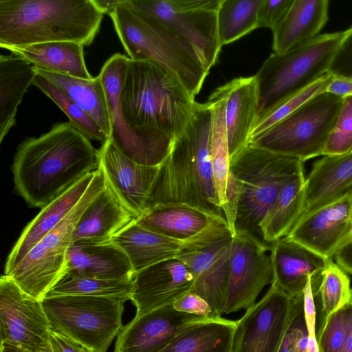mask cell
I'll list each match as a JSON object with an SVG mask.
<instances>
[{
  "mask_svg": "<svg viewBox=\"0 0 352 352\" xmlns=\"http://www.w3.org/2000/svg\"><path fill=\"white\" fill-rule=\"evenodd\" d=\"M110 121L109 139L124 156L160 166L190 122L197 102L155 63L114 54L100 73Z\"/></svg>",
  "mask_w": 352,
  "mask_h": 352,
  "instance_id": "1",
  "label": "cell"
},
{
  "mask_svg": "<svg viewBox=\"0 0 352 352\" xmlns=\"http://www.w3.org/2000/svg\"><path fill=\"white\" fill-rule=\"evenodd\" d=\"M98 166V150L67 122L23 140L12 171L17 193L31 207L43 208Z\"/></svg>",
  "mask_w": 352,
  "mask_h": 352,
  "instance_id": "2",
  "label": "cell"
},
{
  "mask_svg": "<svg viewBox=\"0 0 352 352\" xmlns=\"http://www.w3.org/2000/svg\"><path fill=\"white\" fill-rule=\"evenodd\" d=\"M211 126L210 103L197 102L190 122L174 140L168 155L160 165L143 214L157 205L184 203L212 216L224 217L214 184Z\"/></svg>",
  "mask_w": 352,
  "mask_h": 352,
  "instance_id": "3",
  "label": "cell"
},
{
  "mask_svg": "<svg viewBox=\"0 0 352 352\" xmlns=\"http://www.w3.org/2000/svg\"><path fill=\"white\" fill-rule=\"evenodd\" d=\"M103 16L93 0H0V47L56 41L89 45Z\"/></svg>",
  "mask_w": 352,
  "mask_h": 352,
  "instance_id": "4",
  "label": "cell"
},
{
  "mask_svg": "<svg viewBox=\"0 0 352 352\" xmlns=\"http://www.w3.org/2000/svg\"><path fill=\"white\" fill-rule=\"evenodd\" d=\"M109 16L131 59L155 63L177 80L193 98L199 94L209 72L188 43L133 10L128 0Z\"/></svg>",
  "mask_w": 352,
  "mask_h": 352,
  "instance_id": "5",
  "label": "cell"
},
{
  "mask_svg": "<svg viewBox=\"0 0 352 352\" xmlns=\"http://www.w3.org/2000/svg\"><path fill=\"white\" fill-rule=\"evenodd\" d=\"M346 34L347 30L320 34L285 53L271 54L255 75L259 96L258 119L328 73Z\"/></svg>",
  "mask_w": 352,
  "mask_h": 352,
  "instance_id": "6",
  "label": "cell"
},
{
  "mask_svg": "<svg viewBox=\"0 0 352 352\" xmlns=\"http://www.w3.org/2000/svg\"><path fill=\"white\" fill-rule=\"evenodd\" d=\"M302 168L304 162L298 159L250 144L232 158L230 171L241 184L235 233L246 232L267 244L259 225L286 182Z\"/></svg>",
  "mask_w": 352,
  "mask_h": 352,
  "instance_id": "7",
  "label": "cell"
},
{
  "mask_svg": "<svg viewBox=\"0 0 352 352\" xmlns=\"http://www.w3.org/2000/svg\"><path fill=\"white\" fill-rule=\"evenodd\" d=\"M342 98L319 94L285 118L252 136L249 144L303 162L323 155Z\"/></svg>",
  "mask_w": 352,
  "mask_h": 352,
  "instance_id": "8",
  "label": "cell"
},
{
  "mask_svg": "<svg viewBox=\"0 0 352 352\" xmlns=\"http://www.w3.org/2000/svg\"><path fill=\"white\" fill-rule=\"evenodd\" d=\"M124 302L116 298L78 295L41 300L51 330L97 352H107L123 328Z\"/></svg>",
  "mask_w": 352,
  "mask_h": 352,
  "instance_id": "9",
  "label": "cell"
},
{
  "mask_svg": "<svg viewBox=\"0 0 352 352\" xmlns=\"http://www.w3.org/2000/svg\"><path fill=\"white\" fill-rule=\"evenodd\" d=\"M105 187L103 173L98 167L77 205L7 275L26 294L41 300L64 273L76 226L87 206Z\"/></svg>",
  "mask_w": 352,
  "mask_h": 352,
  "instance_id": "10",
  "label": "cell"
},
{
  "mask_svg": "<svg viewBox=\"0 0 352 352\" xmlns=\"http://www.w3.org/2000/svg\"><path fill=\"white\" fill-rule=\"evenodd\" d=\"M221 0H128L138 12L166 27L196 52L209 72L220 44L217 16Z\"/></svg>",
  "mask_w": 352,
  "mask_h": 352,
  "instance_id": "11",
  "label": "cell"
},
{
  "mask_svg": "<svg viewBox=\"0 0 352 352\" xmlns=\"http://www.w3.org/2000/svg\"><path fill=\"white\" fill-rule=\"evenodd\" d=\"M303 309L272 283L264 296L236 320L232 352H279L285 335Z\"/></svg>",
  "mask_w": 352,
  "mask_h": 352,
  "instance_id": "12",
  "label": "cell"
},
{
  "mask_svg": "<svg viewBox=\"0 0 352 352\" xmlns=\"http://www.w3.org/2000/svg\"><path fill=\"white\" fill-rule=\"evenodd\" d=\"M270 248L246 232L233 236L223 314L252 307L263 289L272 283V266L266 253Z\"/></svg>",
  "mask_w": 352,
  "mask_h": 352,
  "instance_id": "13",
  "label": "cell"
},
{
  "mask_svg": "<svg viewBox=\"0 0 352 352\" xmlns=\"http://www.w3.org/2000/svg\"><path fill=\"white\" fill-rule=\"evenodd\" d=\"M50 330L41 300L26 294L9 276H1L0 341L41 351L50 343Z\"/></svg>",
  "mask_w": 352,
  "mask_h": 352,
  "instance_id": "14",
  "label": "cell"
},
{
  "mask_svg": "<svg viewBox=\"0 0 352 352\" xmlns=\"http://www.w3.org/2000/svg\"><path fill=\"white\" fill-rule=\"evenodd\" d=\"M351 212L352 191L299 219L285 237L327 260L333 259L349 239Z\"/></svg>",
  "mask_w": 352,
  "mask_h": 352,
  "instance_id": "15",
  "label": "cell"
},
{
  "mask_svg": "<svg viewBox=\"0 0 352 352\" xmlns=\"http://www.w3.org/2000/svg\"><path fill=\"white\" fill-rule=\"evenodd\" d=\"M99 168L107 186L135 217L144 212L160 166L139 164L120 152L109 139L98 149Z\"/></svg>",
  "mask_w": 352,
  "mask_h": 352,
  "instance_id": "16",
  "label": "cell"
},
{
  "mask_svg": "<svg viewBox=\"0 0 352 352\" xmlns=\"http://www.w3.org/2000/svg\"><path fill=\"white\" fill-rule=\"evenodd\" d=\"M232 237L201 249L185 252L176 258L187 267L193 277L190 292L208 303L214 316H221L224 311Z\"/></svg>",
  "mask_w": 352,
  "mask_h": 352,
  "instance_id": "17",
  "label": "cell"
},
{
  "mask_svg": "<svg viewBox=\"0 0 352 352\" xmlns=\"http://www.w3.org/2000/svg\"><path fill=\"white\" fill-rule=\"evenodd\" d=\"M193 277L179 259L165 260L135 273L131 300L135 317L157 308L173 305L189 292Z\"/></svg>",
  "mask_w": 352,
  "mask_h": 352,
  "instance_id": "18",
  "label": "cell"
},
{
  "mask_svg": "<svg viewBox=\"0 0 352 352\" xmlns=\"http://www.w3.org/2000/svg\"><path fill=\"white\" fill-rule=\"evenodd\" d=\"M203 318L173 305L135 316L117 336L113 352H157L183 328Z\"/></svg>",
  "mask_w": 352,
  "mask_h": 352,
  "instance_id": "19",
  "label": "cell"
},
{
  "mask_svg": "<svg viewBox=\"0 0 352 352\" xmlns=\"http://www.w3.org/2000/svg\"><path fill=\"white\" fill-rule=\"evenodd\" d=\"M270 252L272 283L290 298L297 299L303 297L305 288L313 278L314 296H318L321 273L329 260L286 237L272 243Z\"/></svg>",
  "mask_w": 352,
  "mask_h": 352,
  "instance_id": "20",
  "label": "cell"
},
{
  "mask_svg": "<svg viewBox=\"0 0 352 352\" xmlns=\"http://www.w3.org/2000/svg\"><path fill=\"white\" fill-rule=\"evenodd\" d=\"M226 98V121L230 160L249 145L258 116L255 75L239 77L221 86Z\"/></svg>",
  "mask_w": 352,
  "mask_h": 352,
  "instance_id": "21",
  "label": "cell"
},
{
  "mask_svg": "<svg viewBox=\"0 0 352 352\" xmlns=\"http://www.w3.org/2000/svg\"><path fill=\"white\" fill-rule=\"evenodd\" d=\"M351 191L352 150L342 155L323 156L313 164L305 178L304 207L299 219Z\"/></svg>",
  "mask_w": 352,
  "mask_h": 352,
  "instance_id": "22",
  "label": "cell"
},
{
  "mask_svg": "<svg viewBox=\"0 0 352 352\" xmlns=\"http://www.w3.org/2000/svg\"><path fill=\"white\" fill-rule=\"evenodd\" d=\"M96 170L42 208L21 233L5 265L4 274L9 275L29 252L50 232L77 205L88 189Z\"/></svg>",
  "mask_w": 352,
  "mask_h": 352,
  "instance_id": "23",
  "label": "cell"
},
{
  "mask_svg": "<svg viewBox=\"0 0 352 352\" xmlns=\"http://www.w3.org/2000/svg\"><path fill=\"white\" fill-rule=\"evenodd\" d=\"M111 241L125 252L135 273L157 263L176 258L190 251L193 245L192 236L182 241L170 238L143 228L135 219Z\"/></svg>",
  "mask_w": 352,
  "mask_h": 352,
  "instance_id": "24",
  "label": "cell"
},
{
  "mask_svg": "<svg viewBox=\"0 0 352 352\" xmlns=\"http://www.w3.org/2000/svg\"><path fill=\"white\" fill-rule=\"evenodd\" d=\"M65 270L100 279L133 278L135 275L128 256L111 240L72 243L67 252Z\"/></svg>",
  "mask_w": 352,
  "mask_h": 352,
  "instance_id": "25",
  "label": "cell"
},
{
  "mask_svg": "<svg viewBox=\"0 0 352 352\" xmlns=\"http://www.w3.org/2000/svg\"><path fill=\"white\" fill-rule=\"evenodd\" d=\"M135 219L106 184L80 216L74 232L72 243L109 241Z\"/></svg>",
  "mask_w": 352,
  "mask_h": 352,
  "instance_id": "26",
  "label": "cell"
},
{
  "mask_svg": "<svg viewBox=\"0 0 352 352\" xmlns=\"http://www.w3.org/2000/svg\"><path fill=\"white\" fill-rule=\"evenodd\" d=\"M329 7L328 0H294L272 30L274 52L285 53L319 36L329 19Z\"/></svg>",
  "mask_w": 352,
  "mask_h": 352,
  "instance_id": "27",
  "label": "cell"
},
{
  "mask_svg": "<svg viewBox=\"0 0 352 352\" xmlns=\"http://www.w3.org/2000/svg\"><path fill=\"white\" fill-rule=\"evenodd\" d=\"M236 320L203 318L177 333L157 352H232Z\"/></svg>",
  "mask_w": 352,
  "mask_h": 352,
  "instance_id": "28",
  "label": "cell"
},
{
  "mask_svg": "<svg viewBox=\"0 0 352 352\" xmlns=\"http://www.w3.org/2000/svg\"><path fill=\"white\" fill-rule=\"evenodd\" d=\"M83 45L73 41L38 43L7 50L36 68L82 79H91L85 62Z\"/></svg>",
  "mask_w": 352,
  "mask_h": 352,
  "instance_id": "29",
  "label": "cell"
},
{
  "mask_svg": "<svg viewBox=\"0 0 352 352\" xmlns=\"http://www.w3.org/2000/svg\"><path fill=\"white\" fill-rule=\"evenodd\" d=\"M214 217L187 204L169 203L150 208L135 221L148 230L182 241L201 231Z\"/></svg>",
  "mask_w": 352,
  "mask_h": 352,
  "instance_id": "30",
  "label": "cell"
},
{
  "mask_svg": "<svg viewBox=\"0 0 352 352\" xmlns=\"http://www.w3.org/2000/svg\"><path fill=\"white\" fill-rule=\"evenodd\" d=\"M36 75L35 67L15 55H0V143L16 124L17 109Z\"/></svg>",
  "mask_w": 352,
  "mask_h": 352,
  "instance_id": "31",
  "label": "cell"
},
{
  "mask_svg": "<svg viewBox=\"0 0 352 352\" xmlns=\"http://www.w3.org/2000/svg\"><path fill=\"white\" fill-rule=\"evenodd\" d=\"M304 168L285 184L276 200L261 221L259 228L263 240L272 245L285 237L300 217L304 207Z\"/></svg>",
  "mask_w": 352,
  "mask_h": 352,
  "instance_id": "32",
  "label": "cell"
},
{
  "mask_svg": "<svg viewBox=\"0 0 352 352\" xmlns=\"http://www.w3.org/2000/svg\"><path fill=\"white\" fill-rule=\"evenodd\" d=\"M36 68V67H35ZM91 116L109 139L110 121L105 89L100 75L86 80L36 68Z\"/></svg>",
  "mask_w": 352,
  "mask_h": 352,
  "instance_id": "33",
  "label": "cell"
},
{
  "mask_svg": "<svg viewBox=\"0 0 352 352\" xmlns=\"http://www.w3.org/2000/svg\"><path fill=\"white\" fill-rule=\"evenodd\" d=\"M208 102L212 109L210 157L213 179L217 196L223 208L226 203L230 158L226 121V98L221 86L210 95Z\"/></svg>",
  "mask_w": 352,
  "mask_h": 352,
  "instance_id": "34",
  "label": "cell"
},
{
  "mask_svg": "<svg viewBox=\"0 0 352 352\" xmlns=\"http://www.w3.org/2000/svg\"><path fill=\"white\" fill-rule=\"evenodd\" d=\"M133 277L100 279L65 270L45 297L63 295L89 296L131 300Z\"/></svg>",
  "mask_w": 352,
  "mask_h": 352,
  "instance_id": "35",
  "label": "cell"
},
{
  "mask_svg": "<svg viewBox=\"0 0 352 352\" xmlns=\"http://www.w3.org/2000/svg\"><path fill=\"white\" fill-rule=\"evenodd\" d=\"M263 0H221L217 29L221 46L258 28V10Z\"/></svg>",
  "mask_w": 352,
  "mask_h": 352,
  "instance_id": "36",
  "label": "cell"
},
{
  "mask_svg": "<svg viewBox=\"0 0 352 352\" xmlns=\"http://www.w3.org/2000/svg\"><path fill=\"white\" fill-rule=\"evenodd\" d=\"M32 85L51 99L66 114L72 125L87 139L102 144L109 140L96 121L52 82L36 72Z\"/></svg>",
  "mask_w": 352,
  "mask_h": 352,
  "instance_id": "37",
  "label": "cell"
},
{
  "mask_svg": "<svg viewBox=\"0 0 352 352\" xmlns=\"http://www.w3.org/2000/svg\"><path fill=\"white\" fill-rule=\"evenodd\" d=\"M320 296L323 320L352 302V287L348 274L333 259L327 261L321 273Z\"/></svg>",
  "mask_w": 352,
  "mask_h": 352,
  "instance_id": "38",
  "label": "cell"
},
{
  "mask_svg": "<svg viewBox=\"0 0 352 352\" xmlns=\"http://www.w3.org/2000/svg\"><path fill=\"white\" fill-rule=\"evenodd\" d=\"M331 78L332 76L327 73L300 93L281 102L259 118L254 125L252 137L272 126L311 98L325 92Z\"/></svg>",
  "mask_w": 352,
  "mask_h": 352,
  "instance_id": "39",
  "label": "cell"
},
{
  "mask_svg": "<svg viewBox=\"0 0 352 352\" xmlns=\"http://www.w3.org/2000/svg\"><path fill=\"white\" fill-rule=\"evenodd\" d=\"M352 150V95L342 98V103L329 136L323 155H338Z\"/></svg>",
  "mask_w": 352,
  "mask_h": 352,
  "instance_id": "40",
  "label": "cell"
},
{
  "mask_svg": "<svg viewBox=\"0 0 352 352\" xmlns=\"http://www.w3.org/2000/svg\"><path fill=\"white\" fill-rule=\"evenodd\" d=\"M349 305L323 320L317 338L320 352H341L347 332Z\"/></svg>",
  "mask_w": 352,
  "mask_h": 352,
  "instance_id": "41",
  "label": "cell"
},
{
  "mask_svg": "<svg viewBox=\"0 0 352 352\" xmlns=\"http://www.w3.org/2000/svg\"><path fill=\"white\" fill-rule=\"evenodd\" d=\"M314 278H310L303 292V315L308 333L307 352H320L316 335V307L313 289Z\"/></svg>",
  "mask_w": 352,
  "mask_h": 352,
  "instance_id": "42",
  "label": "cell"
},
{
  "mask_svg": "<svg viewBox=\"0 0 352 352\" xmlns=\"http://www.w3.org/2000/svg\"><path fill=\"white\" fill-rule=\"evenodd\" d=\"M333 76L352 78V26L338 49L328 72Z\"/></svg>",
  "mask_w": 352,
  "mask_h": 352,
  "instance_id": "43",
  "label": "cell"
},
{
  "mask_svg": "<svg viewBox=\"0 0 352 352\" xmlns=\"http://www.w3.org/2000/svg\"><path fill=\"white\" fill-rule=\"evenodd\" d=\"M294 0H263L258 10V28L272 30L282 21Z\"/></svg>",
  "mask_w": 352,
  "mask_h": 352,
  "instance_id": "44",
  "label": "cell"
},
{
  "mask_svg": "<svg viewBox=\"0 0 352 352\" xmlns=\"http://www.w3.org/2000/svg\"><path fill=\"white\" fill-rule=\"evenodd\" d=\"M241 195V184L229 171L226 184V203L223 207L224 217L233 236L235 234V221Z\"/></svg>",
  "mask_w": 352,
  "mask_h": 352,
  "instance_id": "45",
  "label": "cell"
},
{
  "mask_svg": "<svg viewBox=\"0 0 352 352\" xmlns=\"http://www.w3.org/2000/svg\"><path fill=\"white\" fill-rule=\"evenodd\" d=\"M173 307L179 311L202 317L214 316L208 303L197 294L188 292L173 304Z\"/></svg>",
  "mask_w": 352,
  "mask_h": 352,
  "instance_id": "46",
  "label": "cell"
},
{
  "mask_svg": "<svg viewBox=\"0 0 352 352\" xmlns=\"http://www.w3.org/2000/svg\"><path fill=\"white\" fill-rule=\"evenodd\" d=\"M50 342L58 352H97L53 330H50Z\"/></svg>",
  "mask_w": 352,
  "mask_h": 352,
  "instance_id": "47",
  "label": "cell"
},
{
  "mask_svg": "<svg viewBox=\"0 0 352 352\" xmlns=\"http://www.w3.org/2000/svg\"><path fill=\"white\" fill-rule=\"evenodd\" d=\"M326 92L340 98L352 95V78L332 76Z\"/></svg>",
  "mask_w": 352,
  "mask_h": 352,
  "instance_id": "48",
  "label": "cell"
},
{
  "mask_svg": "<svg viewBox=\"0 0 352 352\" xmlns=\"http://www.w3.org/2000/svg\"><path fill=\"white\" fill-rule=\"evenodd\" d=\"M333 260L347 274H352V242L342 246L335 255Z\"/></svg>",
  "mask_w": 352,
  "mask_h": 352,
  "instance_id": "49",
  "label": "cell"
},
{
  "mask_svg": "<svg viewBox=\"0 0 352 352\" xmlns=\"http://www.w3.org/2000/svg\"><path fill=\"white\" fill-rule=\"evenodd\" d=\"M96 6L104 14L110 15L118 6L126 0H93Z\"/></svg>",
  "mask_w": 352,
  "mask_h": 352,
  "instance_id": "50",
  "label": "cell"
},
{
  "mask_svg": "<svg viewBox=\"0 0 352 352\" xmlns=\"http://www.w3.org/2000/svg\"><path fill=\"white\" fill-rule=\"evenodd\" d=\"M341 352H352V302L349 305L347 332Z\"/></svg>",
  "mask_w": 352,
  "mask_h": 352,
  "instance_id": "51",
  "label": "cell"
},
{
  "mask_svg": "<svg viewBox=\"0 0 352 352\" xmlns=\"http://www.w3.org/2000/svg\"><path fill=\"white\" fill-rule=\"evenodd\" d=\"M0 352H31L27 349L8 342H1Z\"/></svg>",
  "mask_w": 352,
  "mask_h": 352,
  "instance_id": "52",
  "label": "cell"
},
{
  "mask_svg": "<svg viewBox=\"0 0 352 352\" xmlns=\"http://www.w3.org/2000/svg\"><path fill=\"white\" fill-rule=\"evenodd\" d=\"M279 352H295L294 350L292 349L287 338L286 337V335L283 340Z\"/></svg>",
  "mask_w": 352,
  "mask_h": 352,
  "instance_id": "53",
  "label": "cell"
},
{
  "mask_svg": "<svg viewBox=\"0 0 352 352\" xmlns=\"http://www.w3.org/2000/svg\"><path fill=\"white\" fill-rule=\"evenodd\" d=\"M37 352H58V351L52 346V344L50 342V344L45 349H43L41 351H37Z\"/></svg>",
  "mask_w": 352,
  "mask_h": 352,
  "instance_id": "54",
  "label": "cell"
},
{
  "mask_svg": "<svg viewBox=\"0 0 352 352\" xmlns=\"http://www.w3.org/2000/svg\"><path fill=\"white\" fill-rule=\"evenodd\" d=\"M350 242H352V212H351V234H350L349 239V241L346 243H350Z\"/></svg>",
  "mask_w": 352,
  "mask_h": 352,
  "instance_id": "55",
  "label": "cell"
}]
</instances>
